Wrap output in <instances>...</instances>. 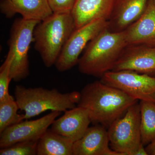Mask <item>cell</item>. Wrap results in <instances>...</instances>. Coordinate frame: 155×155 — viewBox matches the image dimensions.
<instances>
[{"instance_id":"6da1fadb","label":"cell","mask_w":155,"mask_h":155,"mask_svg":"<svg viewBox=\"0 0 155 155\" xmlns=\"http://www.w3.org/2000/svg\"><path fill=\"white\" fill-rule=\"evenodd\" d=\"M78 106L87 112L91 123L109 126L138 100L101 81L88 84L80 93Z\"/></svg>"},{"instance_id":"7a4b0ae2","label":"cell","mask_w":155,"mask_h":155,"mask_svg":"<svg viewBox=\"0 0 155 155\" xmlns=\"http://www.w3.org/2000/svg\"><path fill=\"white\" fill-rule=\"evenodd\" d=\"M127 44L124 31L113 32L105 28L89 42L78 61L79 72L101 77L111 71Z\"/></svg>"},{"instance_id":"3957f363","label":"cell","mask_w":155,"mask_h":155,"mask_svg":"<svg viewBox=\"0 0 155 155\" xmlns=\"http://www.w3.org/2000/svg\"><path fill=\"white\" fill-rule=\"evenodd\" d=\"M75 29L71 13H53L36 25L34 31L35 48L46 67L55 65L64 45Z\"/></svg>"},{"instance_id":"277c9868","label":"cell","mask_w":155,"mask_h":155,"mask_svg":"<svg viewBox=\"0 0 155 155\" xmlns=\"http://www.w3.org/2000/svg\"><path fill=\"white\" fill-rule=\"evenodd\" d=\"M14 96L19 110L24 112L23 119H28L46 111L62 113L73 109L79 103L81 94L75 91L64 94L56 89L27 88L17 85Z\"/></svg>"},{"instance_id":"5b68a950","label":"cell","mask_w":155,"mask_h":155,"mask_svg":"<svg viewBox=\"0 0 155 155\" xmlns=\"http://www.w3.org/2000/svg\"><path fill=\"white\" fill-rule=\"evenodd\" d=\"M111 148L121 155H148L141 141L140 111L138 102L123 116L114 121L107 130Z\"/></svg>"},{"instance_id":"8992f818","label":"cell","mask_w":155,"mask_h":155,"mask_svg":"<svg viewBox=\"0 0 155 155\" xmlns=\"http://www.w3.org/2000/svg\"><path fill=\"white\" fill-rule=\"evenodd\" d=\"M40 22L17 18L12 24L8 42L9 51L14 55L11 65L12 80L19 81L29 75L28 53L34 42V31Z\"/></svg>"},{"instance_id":"52a82bcc","label":"cell","mask_w":155,"mask_h":155,"mask_svg":"<svg viewBox=\"0 0 155 155\" xmlns=\"http://www.w3.org/2000/svg\"><path fill=\"white\" fill-rule=\"evenodd\" d=\"M107 27V20L101 18L76 28L66 42L56 61L54 65L57 70L65 72L78 65L81 53L89 42Z\"/></svg>"},{"instance_id":"ba28073f","label":"cell","mask_w":155,"mask_h":155,"mask_svg":"<svg viewBox=\"0 0 155 155\" xmlns=\"http://www.w3.org/2000/svg\"><path fill=\"white\" fill-rule=\"evenodd\" d=\"M101 81L138 101L155 103V76L129 70L110 71L101 77Z\"/></svg>"},{"instance_id":"9c48e42d","label":"cell","mask_w":155,"mask_h":155,"mask_svg":"<svg viewBox=\"0 0 155 155\" xmlns=\"http://www.w3.org/2000/svg\"><path fill=\"white\" fill-rule=\"evenodd\" d=\"M61 114V112L52 111L39 119L22 121L8 127L0 133V148L19 142L39 139Z\"/></svg>"},{"instance_id":"30bf717a","label":"cell","mask_w":155,"mask_h":155,"mask_svg":"<svg viewBox=\"0 0 155 155\" xmlns=\"http://www.w3.org/2000/svg\"><path fill=\"white\" fill-rule=\"evenodd\" d=\"M122 70L155 76V47L127 45L111 71Z\"/></svg>"},{"instance_id":"8fae6325","label":"cell","mask_w":155,"mask_h":155,"mask_svg":"<svg viewBox=\"0 0 155 155\" xmlns=\"http://www.w3.org/2000/svg\"><path fill=\"white\" fill-rule=\"evenodd\" d=\"M149 0H115L107 20V28L113 32L124 31L144 13Z\"/></svg>"},{"instance_id":"7c38bea8","label":"cell","mask_w":155,"mask_h":155,"mask_svg":"<svg viewBox=\"0 0 155 155\" xmlns=\"http://www.w3.org/2000/svg\"><path fill=\"white\" fill-rule=\"evenodd\" d=\"M0 11L8 19L19 14L23 19L39 22L53 14L47 0H1Z\"/></svg>"},{"instance_id":"4fadbf2b","label":"cell","mask_w":155,"mask_h":155,"mask_svg":"<svg viewBox=\"0 0 155 155\" xmlns=\"http://www.w3.org/2000/svg\"><path fill=\"white\" fill-rule=\"evenodd\" d=\"M109 145L107 130L103 125L96 124L74 143L73 155H121Z\"/></svg>"},{"instance_id":"5bb4252c","label":"cell","mask_w":155,"mask_h":155,"mask_svg":"<svg viewBox=\"0 0 155 155\" xmlns=\"http://www.w3.org/2000/svg\"><path fill=\"white\" fill-rule=\"evenodd\" d=\"M91 123L86 110L77 106L65 111L63 116L56 119L51 129L74 143L83 136Z\"/></svg>"},{"instance_id":"9a60e30c","label":"cell","mask_w":155,"mask_h":155,"mask_svg":"<svg viewBox=\"0 0 155 155\" xmlns=\"http://www.w3.org/2000/svg\"><path fill=\"white\" fill-rule=\"evenodd\" d=\"M128 45H143L155 47V6L149 0L141 17L124 31Z\"/></svg>"},{"instance_id":"2e32d148","label":"cell","mask_w":155,"mask_h":155,"mask_svg":"<svg viewBox=\"0 0 155 155\" xmlns=\"http://www.w3.org/2000/svg\"><path fill=\"white\" fill-rule=\"evenodd\" d=\"M115 0H77L72 11L76 28L97 19L108 20Z\"/></svg>"},{"instance_id":"e0dca14e","label":"cell","mask_w":155,"mask_h":155,"mask_svg":"<svg viewBox=\"0 0 155 155\" xmlns=\"http://www.w3.org/2000/svg\"><path fill=\"white\" fill-rule=\"evenodd\" d=\"M74 142L48 129L40 138L37 155H73Z\"/></svg>"},{"instance_id":"ac0fdd59","label":"cell","mask_w":155,"mask_h":155,"mask_svg":"<svg viewBox=\"0 0 155 155\" xmlns=\"http://www.w3.org/2000/svg\"><path fill=\"white\" fill-rule=\"evenodd\" d=\"M139 104L141 141L147 146L155 139V103L140 101Z\"/></svg>"},{"instance_id":"d6986e66","label":"cell","mask_w":155,"mask_h":155,"mask_svg":"<svg viewBox=\"0 0 155 155\" xmlns=\"http://www.w3.org/2000/svg\"><path fill=\"white\" fill-rule=\"evenodd\" d=\"M19 106L13 97L0 101V133L8 127L24 120L23 114H17Z\"/></svg>"},{"instance_id":"ffe728a7","label":"cell","mask_w":155,"mask_h":155,"mask_svg":"<svg viewBox=\"0 0 155 155\" xmlns=\"http://www.w3.org/2000/svg\"><path fill=\"white\" fill-rule=\"evenodd\" d=\"M13 59L14 55L9 51L4 63L0 67V101L12 97L9 94V87L12 80L11 70Z\"/></svg>"},{"instance_id":"44dd1931","label":"cell","mask_w":155,"mask_h":155,"mask_svg":"<svg viewBox=\"0 0 155 155\" xmlns=\"http://www.w3.org/2000/svg\"><path fill=\"white\" fill-rule=\"evenodd\" d=\"M39 140L19 142L10 146L1 148L0 155H37V148Z\"/></svg>"},{"instance_id":"7402d4cb","label":"cell","mask_w":155,"mask_h":155,"mask_svg":"<svg viewBox=\"0 0 155 155\" xmlns=\"http://www.w3.org/2000/svg\"><path fill=\"white\" fill-rule=\"evenodd\" d=\"M54 14L72 13L77 0H47Z\"/></svg>"},{"instance_id":"603a6c76","label":"cell","mask_w":155,"mask_h":155,"mask_svg":"<svg viewBox=\"0 0 155 155\" xmlns=\"http://www.w3.org/2000/svg\"><path fill=\"white\" fill-rule=\"evenodd\" d=\"M148 155H155V139L145 147Z\"/></svg>"},{"instance_id":"cb8c5ba5","label":"cell","mask_w":155,"mask_h":155,"mask_svg":"<svg viewBox=\"0 0 155 155\" xmlns=\"http://www.w3.org/2000/svg\"><path fill=\"white\" fill-rule=\"evenodd\" d=\"M153 3L154 5L155 6V0H152Z\"/></svg>"}]
</instances>
